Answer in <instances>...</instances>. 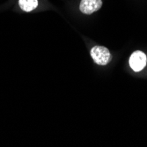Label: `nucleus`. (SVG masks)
Listing matches in <instances>:
<instances>
[{"label":"nucleus","mask_w":147,"mask_h":147,"mask_svg":"<svg viewBox=\"0 0 147 147\" xmlns=\"http://www.w3.org/2000/svg\"><path fill=\"white\" fill-rule=\"evenodd\" d=\"M91 57L98 65H107L111 61V53L103 46H95L91 49Z\"/></svg>","instance_id":"f257e3e1"},{"label":"nucleus","mask_w":147,"mask_h":147,"mask_svg":"<svg viewBox=\"0 0 147 147\" xmlns=\"http://www.w3.org/2000/svg\"><path fill=\"white\" fill-rule=\"evenodd\" d=\"M129 63L130 68L134 71L136 72L141 71L145 67V65L147 63L146 55L140 50H137L131 54Z\"/></svg>","instance_id":"f03ea898"},{"label":"nucleus","mask_w":147,"mask_h":147,"mask_svg":"<svg viewBox=\"0 0 147 147\" xmlns=\"http://www.w3.org/2000/svg\"><path fill=\"white\" fill-rule=\"evenodd\" d=\"M102 6V0H81L79 10L84 14L90 15L99 11Z\"/></svg>","instance_id":"7ed1b4c3"},{"label":"nucleus","mask_w":147,"mask_h":147,"mask_svg":"<svg viewBox=\"0 0 147 147\" xmlns=\"http://www.w3.org/2000/svg\"><path fill=\"white\" fill-rule=\"evenodd\" d=\"M20 7L25 11H32L38 6V0H19Z\"/></svg>","instance_id":"20e7f679"}]
</instances>
